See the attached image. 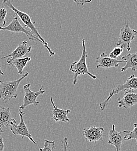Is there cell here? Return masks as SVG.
Instances as JSON below:
<instances>
[{
  "instance_id": "19",
  "label": "cell",
  "mask_w": 137,
  "mask_h": 151,
  "mask_svg": "<svg viewBox=\"0 0 137 151\" xmlns=\"http://www.w3.org/2000/svg\"><path fill=\"white\" fill-rule=\"evenodd\" d=\"M7 14V11L5 7L0 9V27H3L6 24L5 17Z\"/></svg>"
},
{
  "instance_id": "18",
  "label": "cell",
  "mask_w": 137,
  "mask_h": 151,
  "mask_svg": "<svg viewBox=\"0 0 137 151\" xmlns=\"http://www.w3.org/2000/svg\"><path fill=\"white\" fill-rule=\"evenodd\" d=\"M55 148V141H49L47 139L44 140V147L39 148L40 151H53Z\"/></svg>"
},
{
  "instance_id": "21",
  "label": "cell",
  "mask_w": 137,
  "mask_h": 151,
  "mask_svg": "<svg viewBox=\"0 0 137 151\" xmlns=\"http://www.w3.org/2000/svg\"><path fill=\"white\" fill-rule=\"evenodd\" d=\"M123 51V49L121 48L120 47H116L115 48H114V50L110 52V55L109 57L112 59H117L118 57H120V55L122 54Z\"/></svg>"
},
{
  "instance_id": "8",
  "label": "cell",
  "mask_w": 137,
  "mask_h": 151,
  "mask_svg": "<svg viewBox=\"0 0 137 151\" xmlns=\"http://www.w3.org/2000/svg\"><path fill=\"white\" fill-rule=\"evenodd\" d=\"M115 128V125L113 124L112 129L109 132L108 144L115 146L116 151H120L123 140L124 138L128 135L130 132L125 130L118 132L116 130Z\"/></svg>"
},
{
  "instance_id": "25",
  "label": "cell",
  "mask_w": 137,
  "mask_h": 151,
  "mask_svg": "<svg viewBox=\"0 0 137 151\" xmlns=\"http://www.w3.org/2000/svg\"><path fill=\"white\" fill-rule=\"evenodd\" d=\"M1 67V62H0V76H4V73L2 72Z\"/></svg>"
},
{
  "instance_id": "7",
  "label": "cell",
  "mask_w": 137,
  "mask_h": 151,
  "mask_svg": "<svg viewBox=\"0 0 137 151\" xmlns=\"http://www.w3.org/2000/svg\"><path fill=\"white\" fill-rule=\"evenodd\" d=\"M0 30L9 31L12 33H23L26 35L27 37L29 40L36 41L41 42L38 38L35 37L34 36L32 35L30 31L28 30L25 27L22 26L20 24L18 19L17 17L13 18L11 22L7 27H0Z\"/></svg>"
},
{
  "instance_id": "11",
  "label": "cell",
  "mask_w": 137,
  "mask_h": 151,
  "mask_svg": "<svg viewBox=\"0 0 137 151\" xmlns=\"http://www.w3.org/2000/svg\"><path fill=\"white\" fill-rule=\"evenodd\" d=\"M97 62V68L109 69L110 68H116L119 66V64L124 62L123 60H119L118 59H112L106 55L105 52H103L99 57L96 59Z\"/></svg>"
},
{
  "instance_id": "20",
  "label": "cell",
  "mask_w": 137,
  "mask_h": 151,
  "mask_svg": "<svg viewBox=\"0 0 137 151\" xmlns=\"http://www.w3.org/2000/svg\"><path fill=\"white\" fill-rule=\"evenodd\" d=\"M137 125L136 123H134V129L132 132H130L129 134H128V135L124 138V140L125 141H128L132 139H134L136 141V142H137Z\"/></svg>"
},
{
  "instance_id": "13",
  "label": "cell",
  "mask_w": 137,
  "mask_h": 151,
  "mask_svg": "<svg viewBox=\"0 0 137 151\" xmlns=\"http://www.w3.org/2000/svg\"><path fill=\"white\" fill-rule=\"evenodd\" d=\"M16 120L12 118L9 108L0 107V133L3 132L4 127H10L16 124Z\"/></svg>"
},
{
  "instance_id": "3",
  "label": "cell",
  "mask_w": 137,
  "mask_h": 151,
  "mask_svg": "<svg viewBox=\"0 0 137 151\" xmlns=\"http://www.w3.org/2000/svg\"><path fill=\"white\" fill-rule=\"evenodd\" d=\"M28 75L29 73L26 72L20 78L12 81H0V99L7 102L13 98H16L18 96L17 90L21 81Z\"/></svg>"
},
{
  "instance_id": "15",
  "label": "cell",
  "mask_w": 137,
  "mask_h": 151,
  "mask_svg": "<svg viewBox=\"0 0 137 151\" xmlns=\"http://www.w3.org/2000/svg\"><path fill=\"white\" fill-rule=\"evenodd\" d=\"M50 102L53 106V119L55 122H69L70 119H68L67 115L70 113L71 111L70 109H62L57 108L53 101V98H50Z\"/></svg>"
},
{
  "instance_id": "10",
  "label": "cell",
  "mask_w": 137,
  "mask_h": 151,
  "mask_svg": "<svg viewBox=\"0 0 137 151\" xmlns=\"http://www.w3.org/2000/svg\"><path fill=\"white\" fill-rule=\"evenodd\" d=\"M32 50V47L28 45L27 41H24L16 48V49L9 55L2 57L1 59L7 58V62L10 65L13 60L17 59L22 58L25 55L29 54Z\"/></svg>"
},
{
  "instance_id": "23",
  "label": "cell",
  "mask_w": 137,
  "mask_h": 151,
  "mask_svg": "<svg viewBox=\"0 0 137 151\" xmlns=\"http://www.w3.org/2000/svg\"><path fill=\"white\" fill-rule=\"evenodd\" d=\"M4 139L2 135L0 134V151H4Z\"/></svg>"
},
{
  "instance_id": "22",
  "label": "cell",
  "mask_w": 137,
  "mask_h": 151,
  "mask_svg": "<svg viewBox=\"0 0 137 151\" xmlns=\"http://www.w3.org/2000/svg\"><path fill=\"white\" fill-rule=\"evenodd\" d=\"M62 143L63 144V151H71L70 147L68 145V139L67 138H64L62 140Z\"/></svg>"
},
{
  "instance_id": "24",
  "label": "cell",
  "mask_w": 137,
  "mask_h": 151,
  "mask_svg": "<svg viewBox=\"0 0 137 151\" xmlns=\"http://www.w3.org/2000/svg\"><path fill=\"white\" fill-rule=\"evenodd\" d=\"M75 2H76L77 4H78L79 5H84L85 3H88V2H91V1H74Z\"/></svg>"
},
{
  "instance_id": "17",
  "label": "cell",
  "mask_w": 137,
  "mask_h": 151,
  "mask_svg": "<svg viewBox=\"0 0 137 151\" xmlns=\"http://www.w3.org/2000/svg\"><path fill=\"white\" fill-rule=\"evenodd\" d=\"M30 60L31 58L28 57L17 59L13 60L10 65L12 66H15L17 68L18 74L23 75L24 68L26 66L28 62Z\"/></svg>"
},
{
  "instance_id": "2",
  "label": "cell",
  "mask_w": 137,
  "mask_h": 151,
  "mask_svg": "<svg viewBox=\"0 0 137 151\" xmlns=\"http://www.w3.org/2000/svg\"><path fill=\"white\" fill-rule=\"evenodd\" d=\"M82 52L81 57L78 62H72L70 68V70L74 73L72 83L73 84H76L78 82V77L79 76L87 75L90 76L93 79H96V76L92 75L89 72L88 66L86 64V58L88 57V54L86 50L85 41L84 39L82 40Z\"/></svg>"
},
{
  "instance_id": "9",
  "label": "cell",
  "mask_w": 137,
  "mask_h": 151,
  "mask_svg": "<svg viewBox=\"0 0 137 151\" xmlns=\"http://www.w3.org/2000/svg\"><path fill=\"white\" fill-rule=\"evenodd\" d=\"M19 115L20 116V124L18 125H16V124L12 125L10 126V129L14 135H20L22 138H23L24 137H28L34 144H37L36 142L33 139L31 134L29 132L26 125L24 122L23 116L25 115V113L22 111L21 110H19Z\"/></svg>"
},
{
  "instance_id": "12",
  "label": "cell",
  "mask_w": 137,
  "mask_h": 151,
  "mask_svg": "<svg viewBox=\"0 0 137 151\" xmlns=\"http://www.w3.org/2000/svg\"><path fill=\"white\" fill-rule=\"evenodd\" d=\"M104 129L103 127H97L92 126L83 130V134L85 139L89 142H97L103 139Z\"/></svg>"
},
{
  "instance_id": "4",
  "label": "cell",
  "mask_w": 137,
  "mask_h": 151,
  "mask_svg": "<svg viewBox=\"0 0 137 151\" xmlns=\"http://www.w3.org/2000/svg\"><path fill=\"white\" fill-rule=\"evenodd\" d=\"M137 88V78L134 75H132L123 84H118L117 86H116L110 93L108 98L103 102L99 104L101 111H103L107 108L109 103V101L115 95L117 94L118 93L122 91H133L136 90Z\"/></svg>"
},
{
  "instance_id": "16",
  "label": "cell",
  "mask_w": 137,
  "mask_h": 151,
  "mask_svg": "<svg viewBox=\"0 0 137 151\" xmlns=\"http://www.w3.org/2000/svg\"><path fill=\"white\" fill-rule=\"evenodd\" d=\"M137 53L128 54L121 58L122 60L126 62L125 66L121 68V72L127 70L128 68H131L133 71L136 72L137 69Z\"/></svg>"
},
{
  "instance_id": "5",
  "label": "cell",
  "mask_w": 137,
  "mask_h": 151,
  "mask_svg": "<svg viewBox=\"0 0 137 151\" xmlns=\"http://www.w3.org/2000/svg\"><path fill=\"white\" fill-rule=\"evenodd\" d=\"M137 36V31L131 29L125 21L124 26L120 30L116 45L122 49H126L128 51H130L131 50L130 44Z\"/></svg>"
},
{
  "instance_id": "1",
  "label": "cell",
  "mask_w": 137,
  "mask_h": 151,
  "mask_svg": "<svg viewBox=\"0 0 137 151\" xmlns=\"http://www.w3.org/2000/svg\"><path fill=\"white\" fill-rule=\"evenodd\" d=\"M2 2L4 4V5L8 7L11 9H12L15 12V15L20 17V19H21L22 22L24 23L25 27L29 28L30 30V32L32 34V35L34 36L35 37L38 38L40 41L41 43H42L43 45H44V47L49 51L50 55L51 57L54 56L55 55V52L52 51V50L49 47L47 42L43 39V38L41 36L37 28L35 26V24H34L35 23L32 21L31 18L28 15V14H27L26 13H25L23 12H22L19 9H17L12 5V4L11 3V2L10 1L6 0V1H4Z\"/></svg>"
},
{
  "instance_id": "14",
  "label": "cell",
  "mask_w": 137,
  "mask_h": 151,
  "mask_svg": "<svg viewBox=\"0 0 137 151\" xmlns=\"http://www.w3.org/2000/svg\"><path fill=\"white\" fill-rule=\"evenodd\" d=\"M137 103V94L133 91H128L124 93L122 98H118V104L119 108H130Z\"/></svg>"
},
{
  "instance_id": "6",
  "label": "cell",
  "mask_w": 137,
  "mask_h": 151,
  "mask_svg": "<svg viewBox=\"0 0 137 151\" xmlns=\"http://www.w3.org/2000/svg\"><path fill=\"white\" fill-rule=\"evenodd\" d=\"M30 84H27L23 87L25 95L23 104L20 107V110L25 109L28 106L30 105H33L35 106L39 105V102L37 101V98L40 95L43 94L45 93V91L43 90V86H41L39 91L36 92L31 91L30 89Z\"/></svg>"
}]
</instances>
